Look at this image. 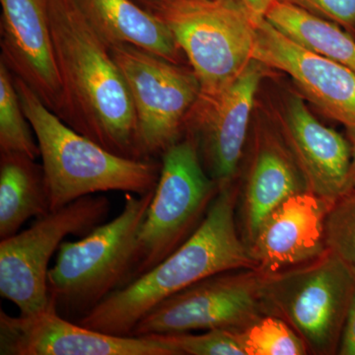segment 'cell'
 Returning <instances> with one entry per match:
<instances>
[{
    "label": "cell",
    "instance_id": "cell-24",
    "mask_svg": "<svg viewBox=\"0 0 355 355\" xmlns=\"http://www.w3.org/2000/svg\"><path fill=\"white\" fill-rule=\"evenodd\" d=\"M157 338L176 355H246L240 331L210 330L202 334L147 336Z\"/></svg>",
    "mask_w": 355,
    "mask_h": 355
},
{
    "label": "cell",
    "instance_id": "cell-8",
    "mask_svg": "<svg viewBox=\"0 0 355 355\" xmlns=\"http://www.w3.org/2000/svg\"><path fill=\"white\" fill-rule=\"evenodd\" d=\"M111 211L109 198L87 196L37 218L33 225L0 242V295L21 315L50 307L49 265L69 235L83 236L101 225Z\"/></svg>",
    "mask_w": 355,
    "mask_h": 355
},
{
    "label": "cell",
    "instance_id": "cell-26",
    "mask_svg": "<svg viewBox=\"0 0 355 355\" xmlns=\"http://www.w3.org/2000/svg\"><path fill=\"white\" fill-rule=\"evenodd\" d=\"M338 354L355 355V292L343 328Z\"/></svg>",
    "mask_w": 355,
    "mask_h": 355
},
{
    "label": "cell",
    "instance_id": "cell-19",
    "mask_svg": "<svg viewBox=\"0 0 355 355\" xmlns=\"http://www.w3.org/2000/svg\"><path fill=\"white\" fill-rule=\"evenodd\" d=\"M51 211L43 166L22 154L0 153V239Z\"/></svg>",
    "mask_w": 355,
    "mask_h": 355
},
{
    "label": "cell",
    "instance_id": "cell-10",
    "mask_svg": "<svg viewBox=\"0 0 355 355\" xmlns=\"http://www.w3.org/2000/svg\"><path fill=\"white\" fill-rule=\"evenodd\" d=\"M261 280L263 273L253 268L210 275L154 307L130 336L246 330L265 315Z\"/></svg>",
    "mask_w": 355,
    "mask_h": 355
},
{
    "label": "cell",
    "instance_id": "cell-17",
    "mask_svg": "<svg viewBox=\"0 0 355 355\" xmlns=\"http://www.w3.org/2000/svg\"><path fill=\"white\" fill-rule=\"evenodd\" d=\"M304 191H309L307 184L284 139L266 130L259 133L244 189L238 197V225L248 246L273 209Z\"/></svg>",
    "mask_w": 355,
    "mask_h": 355
},
{
    "label": "cell",
    "instance_id": "cell-27",
    "mask_svg": "<svg viewBox=\"0 0 355 355\" xmlns=\"http://www.w3.org/2000/svg\"><path fill=\"white\" fill-rule=\"evenodd\" d=\"M254 16L263 17L272 0H242Z\"/></svg>",
    "mask_w": 355,
    "mask_h": 355
},
{
    "label": "cell",
    "instance_id": "cell-2",
    "mask_svg": "<svg viewBox=\"0 0 355 355\" xmlns=\"http://www.w3.org/2000/svg\"><path fill=\"white\" fill-rule=\"evenodd\" d=\"M239 190L219 189L200 227L146 275L116 289L76 323L114 336H130L147 313L203 279L228 270H256L237 220Z\"/></svg>",
    "mask_w": 355,
    "mask_h": 355
},
{
    "label": "cell",
    "instance_id": "cell-14",
    "mask_svg": "<svg viewBox=\"0 0 355 355\" xmlns=\"http://www.w3.org/2000/svg\"><path fill=\"white\" fill-rule=\"evenodd\" d=\"M331 205L304 191L273 209L248 246L256 270L270 275L323 256L328 251L324 223Z\"/></svg>",
    "mask_w": 355,
    "mask_h": 355
},
{
    "label": "cell",
    "instance_id": "cell-15",
    "mask_svg": "<svg viewBox=\"0 0 355 355\" xmlns=\"http://www.w3.org/2000/svg\"><path fill=\"white\" fill-rule=\"evenodd\" d=\"M282 128V139L310 193L334 203L350 191V141L320 123L302 98H288Z\"/></svg>",
    "mask_w": 355,
    "mask_h": 355
},
{
    "label": "cell",
    "instance_id": "cell-23",
    "mask_svg": "<svg viewBox=\"0 0 355 355\" xmlns=\"http://www.w3.org/2000/svg\"><path fill=\"white\" fill-rule=\"evenodd\" d=\"M324 236L327 249L355 277V189L331 205L324 223Z\"/></svg>",
    "mask_w": 355,
    "mask_h": 355
},
{
    "label": "cell",
    "instance_id": "cell-13",
    "mask_svg": "<svg viewBox=\"0 0 355 355\" xmlns=\"http://www.w3.org/2000/svg\"><path fill=\"white\" fill-rule=\"evenodd\" d=\"M1 58L60 119L64 92L51 37L48 0H0Z\"/></svg>",
    "mask_w": 355,
    "mask_h": 355
},
{
    "label": "cell",
    "instance_id": "cell-6",
    "mask_svg": "<svg viewBox=\"0 0 355 355\" xmlns=\"http://www.w3.org/2000/svg\"><path fill=\"white\" fill-rule=\"evenodd\" d=\"M219 189L205 171L191 135L162 154L160 176L121 287L153 270L197 231Z\"/></svg>",
    "mask_w": 355,
    "mask_h": 355
},
{
    "label": "cell",
    "instance_id": "cell-21",
    "mask_svg": "<svg viewBox=\"0 0 355 355\" xmlns=\"http://www.w3.org/2000/svg\"><path fill=\"white\" fill-rule=\"evenodd\" d=\"M21 106L12 73L0 62V153L40 156L38 141Z\"/></svg>",
    "mask_w": 355,
    "mask_h": 355
},
{
    "label": "cell",
    "instance_id": "cell-4",
    "mask_svg": "<svg viewBox=\"0 0 355 355\" xmlns=\"http://www.w3.org/2000/svg\"><path fill=\"white\" fill-rule=\"evenodd\" d=\"M176 40L200 86L202 118L253 60L254 15L242 0H133Z\"/></svg>",
    "mask_w": 355,
    "mask_h": 355
},
{
    "label": "cell",
    "instance_id": "cell-20",
    "mask_svg": "<svg viewBox=\"0 0 355 355\" xmlns=\"http://www.w3.org/2000/svg\"><path fill=\"white\" fill-rule=\"evenodd\" d=\"M263 17L303 48L355 72L354 39L336 23L279 0H272Z\"/></svg>",
    "mask_w": 355,
    "mask_h": 355
},
{
    "label": "cell",
    "instance_id": "cell-3",
    "mask_svg": "<svg viewBox=\"0 0 355 355\" xmlns=\"http://www.w3.org/2000/svg\"><path fill=\"white\" fill-rule=\"evenodd\" d=\"M13 78L38 141L51 211L87 196L108 191L142 196L155 190L161 163L112 153L70 128L27 84Z\"/></svg>",
    "mask_w": 355,
    "mask_h": 355
},
{
    "label": "cell",
    "instance_id": "cell-16",
    "mask_svg": "<svg viewBox=\"0 0 355 355\" xmlns=\"http://www.w3.org/2000/svg\"><path fill=\"white\" fill-rule=\"evenodd\" d=\"M263 67L252 60L214 106L195 121L198 135H189L197 142L205 171L220 187L233 183L239 169Z\"/></svg>",
    "mask_w": 355,
    "mask_h": 355
},
{
    "label": "cell",
    "instance_id": "cell-18",
    "mask_svg": "<svg viewBox=\"0 0 355 355\" xmlns=\"http://www.w3.org/2000/svg\"><path fill=\"white\" fill-rule=\"evenodd\" d=\"M109 46L130 44L181 64V49L160 20L133 0H76Z\"/></svg>",
    "mask_w": 355,
    "mask_h": 355
},
{
    "label": "cell",
    "instance_id": "cell-9",
    "mask_svg": "<svg viewBox=\"0 0 355 355\" xmlns=\"http://www.w3.org/2000/svg\"><path fill=\"white\" fill-rule=\"evenodd\" d=\"M132 97L140 158L161 155L180 140L200 86L193 71L130 44L110 46Z\"/></svg>",
    "mask_w": 355,
    "mask_h": 355
},
{
    "label": "cell",
    "instance_id": "cell-5",
    "mask_svg": "<svg viewBox=\"0 0 355 355\" xmlns=\"http://www.w3.org/2000/svg\"><path fill=\"white\" fill-rule=\"evenodd\" d=\"M154 191L125 193L123 209L74 242L64 241L48 275L50 307L78 322L125 284Z\"/></svg>",
    "mask_w": 355,
    "mask_h": 355
},
{
    "label": "cell",
    "instance_id": "cell-28",
    "mask_svg": "<svg viewBox=\"0 0 355 355\" xmlns=\"http://www.w3.org/2000/svg\"><path fill=\"white\" fill-rule=\"evenodd\" d=\"M352 146V166H350L349 190L355 189V135H349Z\"/></svg>",
    "mask_w": 355,
    "mask_h": 355
},
{
    "label": "cell",
    "instance_id": "cell-1",
    "mask_svg": "<svg viewBox=\"0 0 355 355\" xmlns=\"http://www.w3.org/2000/svg\"><path fill=\"white\" fill-rule=\"evenodd\" d=\"M62 92V120L112 153L140 158L137 118L109 44L76 0H48Z\"/></svg>",
    "mask_w": 355,
    "mask_h": 355
},
{
    "label": "cell",
    "instance_id": "cell-22",
    "mask_svg": "<svg viewBox=\"0 0 355 355\" xmlns=\"http://www.w3.org/2000/svg\"><path fill=\"white\" fill-rule=\"evenodd\" d=\"M246 355H306L307 347L300 336L279 318L263 315L240 331Z\"/></svg>",
    "mask_w": 355,
    "mask_h": 355
},
{
    "label": "cell",
    "instance_id": "cell-11",
    "mask_svg": "<svg viewBox=\"0 0 355 355\" xmlns=\"http://www.w3.org/2000/svg\"><path fill=\"white\" fill-rule=\"evenodd\" d=\"M1 355H176L153 336H114L65 319L51 307L11 316L0 311Z\"/></svg>",
    "mask_w": 355,
    "mask_h": 355
},
{
    "label": "cell",
    "instance_id": "cell-25",
    "mask_svg": "<svg viewBox=\"0 0 355 355\" xmlns=\"http://www.w3.org/2000/svg\"><path fill=\"white\" fill-rule=\"evenodd\" d=\"M347 30L355 28V0H279Z\"/></svg>",
    "mask_w": 355,
    "mask_h": 355
},
{
    "label": "cell",
    "instance_id": "cell-7",
    "mask_svg": "<svg viewBox=\"0 0 355 355\" xmlns=\"http://www.w3.org/2000/svg\"><path fill=\"white\" fill-rule=\"evenodd\" d=\"M265 315L279 318L295 331L309 354H338L355 292V277L338 257L323 256L263 275Z\"/></svg>",
    "mask_w": 355,
    "mask_h": 355
},
{
    "label": "cell",
    "instance_id": "cell-12",
    "mask_svg": "<svg viewBox=\"0 0 355 355\" xmlns=\"http://www.w3.org/2000/svg\"><path fill=\"white\" fill-rule=\"evenodd\" d=\"M253 60L291 77L310 102L355 135V72L303 48L254 16Z\"/></svg>",
    "mask_w": 355,
    "mask_h": 355
}]
</instances>
